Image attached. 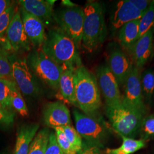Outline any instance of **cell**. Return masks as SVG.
Returning <instances> with one entry per match:
<instances>
[{
    "label": "cell",
    "instance_id": "44dd1931",
    "mask_svg": "<svg viewBox=\"0 0 154 154\" xmlns=\"http://www.w3.org/2000/svg\"><path fill=\"white\" fill-rule=\"evenodd\" d=\"M123 140L121 146L116 149H107V154H132L146 146L143 139L137 140L134 138H128L120 135Z\"/></svg>",
    "mask_w": 154,
    "mask_h": 154
},
{
    "label": "cell",
    "instance_id": "5b68a950",
    "mask_svg": "<svg viewBox=\"0 0 154 154\" xmlns=\"http://www.w3.org/2000/svg\"><path fill=\"white\" fill-rule=\"evenodd\" d=\"M28 66L34 75L49 88L57 91L62 69L46 55L41 48L30 51L26 58Z\"/></svg>",
    "mask_w": 154,
    "mask_h": 154
},
{
    "label": "cell",
    "instance_id": "e0dca14e",
    "mask_svg": "<svg viewBox=\"0 0 154 154\" xmlns=\"http://www.w3.org/2000/svg\"><path fill=\"white\" fill-rule=\"evenodd\" d=\"M154 49V32L151 29L138 39L132 49L131 55L134 65L139 70L142 68L149 60Z\"/></svg>",
    "mask_w": 154,
    "mask_h": 154
},
{
    "label": "cell",
    "instance_id": "4fadbf2b",
    "mask_svg": "<svg viewBox=\"0 0 154 154\" xmlns=\"http://www.w3.org/2000/svg\"><path fill=\"white\" fill-rule=\"evenodd\" d=\"M43 119L47 126L53 128L72 125L70 111L66 105L60 101L50 102L46 105Z\"/></svg>",
    "mask_w": 154,
    "mask_h": 154
},
{
    "label": "cell",
    "instance_id": "1f68e13d",
    "mask_svg": "<svg viewBox=\"0 0 154 154\" xmlns=\"http://www.w3.org/2000/svg\"><path fill=\"white\" fill-rule=\"evenodd\" d=\"M14 121V112L6 109L0 104V128L6 129L11 127Z\"/></svg>",
    "mask_w": 154,
    "mask_h": 154
},
{
    "label": "cell",
    "instance_id": "f546056e",
    "mask_svg": "<svg viewBox=\"0 0 154 154\" xmlns=\"http://www.w3.org/2000/svg\"><path fill=\"white\" fill-rule=\"evenodd\" d=\"M139 133L144 141L154 137V114L143 118Z\"/></svg>",
    "mask_w": 154,
    "mask_h": 154
},
{
    "label": "cell",
    "instance_id": "3957f363",
    "mask_svg": "<svg viewBox=\"0 0 154 154\" xmlns=\"http://www.w3.org/2000/svg\"><path fill=\"white\" fill-rule=\"evenodd\" d=\"M75 78L77 107L85 114L95 117L102 105L97 78L82 65L75 70Z\"/></svg>",
    "mask_w": 154,
    "mask_h": 154
},
{
    "label": "cell",
    "instance_id": "4dcf8cb0",
    "mask_svg": "<svg viewBox=\"0 0 154 154\" xmlns=\"http://www.w3.org/2000/svg\"><path fill=\"white\" fill-rule=\"evenodd\" d=\"M55 130V137L61 150L63 154H78L73 149L69 141L67 140L61 127H56Z\"/></svg>",
    "mask_w": 154,
    "mask_h": 154
},
{
    "label": "cell",
    "instance_id": "484cf974",
    "mask_svg": "<svg viewBox=\"0 0 154 154\" xmlns=\"http://www.w3.org/2000/svg\"><path fill=\"white\" fill-rule=\"evenodd\" d=\"M154 25V1H151L148 10L144 13L139 20L138 39L152 29Z\"/></svg>",
    "mask_w": 154,
    "mask_h": 154
},
{
    "label": "cell",
    "instance_id": "5bb4252c",
    "mask_svg": "<svg viewBox=\"0 0 154 154\" xmlns=\"http://www.w3.org/2000/svg\"><path fill=\"white\" fill-rule=\"evenodd\" d=\"M144 14L131 3L130 0H122L116 4L111 18L112 30L118 31L128 22L140 20Z\"/></svg>",
    "mask_w": 154,
    "mask_h": 154
},
{
    "label": "cell",
    "instance_id": "d4e9b609",
    "mask_svg": "<svg viewBox=\"0 0 154 154\" xmlns=\"http://www.w3.org/2000/svg\"><path fill=\"white\" fill-rule=\"evenodd\" d=\"M13 83L14 81L0 78V104L6 109L13 111L11 95Z\"/></svg>",
    "mask_w": 154,
    "mask_h": 154
},
{
    "label": "cell",
    "instance_id": "30bf717a",
    "mask_svg": "<svg viewBox=\"0 0 154 154\" xmlns=\"http://www.w3.org/2000/svg\"><path fill=\"white\" fill-rule=\"evenodd\" d=\"M97 80L106 106L118 105L122 102L119 84L107 65H102L97 70Z\"/></svg>",
    "mask_w": 154,
    "mask_h": 154
},
{
    "label": "cell",
    "instance_id": "e575fe53",
    "mask_svg": "<svg viewBox=\"0 0 154 154\" xmlns=\"http://www.w3.org/2000/svg\"><path fill=\"white\" fill-rule=\"evenodd\" d=\"M131 3L135 6L139 11L142 13L147 11L150 5L151 1L149 0H130Z\"/></svg>",
    "mask_w": 154,
    "mask_h": 154
},
{
    "label": "cell",
    "instance_id": "d6a6232c",
    "mask_svg": "<svg viewBox=\"0 0 154 154\" xmlns=\"http://www.w3.org/2000/svg\"><path fill=\"white\" fill-rule=\"evenodd\" d=\"M45 154H63L57 142L54 132L50 133L49 142L46 149Z\"/></svg>",
    "mask_w": 154,
    "mask_h": 154
},
{
    "label": "cell",
    "instance_id": "4316f807",
    "mask_svg": "<svg viewBox=\"0 0 154 154\" xmlns=\"http://www.w3.org/2000/svg\"><path fill=\"white\" fill-rule=\"evenodd\" d=\"M17 9L16 2L13 1L11 5L0 16V39L5 37L6 30Z\"/></svg>",
    "mask_w": 154,
    "mask_h": 154
},
{
    "label": "cell",
    "instance_id": "7c38bea8",
    "mask_svg": "<svg viewBox=\"0 0 154 154\" xmlns=\"http://www.w3.org/2000/svg\"><path fill=\"white\" fill-rule=\"evenodd\" d=\"M20 13L23 28L30 44L36 49L41 48L47 36L44 22L22 8H20Z\"/></svg>",
    "mask_w": 154,
    "mask_h": 154
},
{
    "label": "cell",
    "instance_id": "9c48e42d",
    "mask_svg": "<svg viewBox=\"0 0 154 154\" xmlns=\"http://www.w3.org/2000/svg\"><path fill=\"white\" fill-rule=\"evenodd\" d=\"M124 93L122 102L128 108L145 116L147 108L143 97L140 75L139 69L133 65L132 69L124 83Z\"/></svg>",
    "mask_w": 154,
    "mask_h": 154
},
{
    "label": "cell",
    "instance_id": "f1b7e54d",
    "mask_svg": "<svg viewBox=\"0 0 154 154\" xmlns=\"http://www.w3.org/2000/svg\"><path fill=\"white\" fill-rule=\"evenodd\" d=\"M0 78H4L13 81L12 77V67L6 50L0 47Z\"/></svg>",
    "mask_w": 154,
    "mask_h": 154
},
{
    "label": "cell",
    "instance_id": "7a4b0ae2",
    "mask_svg": "<svg viewBox=\"0 0 154 154\" xmlns=\"http://www.w3.org/2000/svg\"><path fill=\"white\" fill-rule=\"evenodd\" d=\"M84 20L82 45L89 53H93L102 44L107 35L105 12L99 2H88L83 8Z\"/></svg>",
    "mask_w": 154,
    "mask_h": 154
},
{
    "label": "cell",
    "instance_id": "ac0fdd59",
    "mask_svg": "<svg viewBox=\"0 0 154 154\" xmlns=\"http://www.w3.org/2000/svg\"><path fill=\"white\" fill-rule=\"evenodd\" d=\"M39 128V125L37 123L25 124L19 128L13 154H28L30 144Z\"/></svg>",
    "mask_w": 154,
    "mask_h": 154
},
{
    "label": "cell",
    "instance_id": "9a60e30c",
    "mask_svg": "<svg viewBox=\"0 0 154 154\" xmlns=\"http://www.w3.org/2000/svg\"><path fill=\"white\" fill-rule=\"evenodd\" d=\"M17 2L21 8L38 18L46 26L51 25L54 22L53 5L55 1L20 0Z\"/></svg>",
    "mask_w": 154,
    "mask_h": 154
},
{
    "label": "cell",
    "instance_id": "8d00e7d4",
    "mask_svg": "<svg viewBox=\"0 0 154 154\" xmlns=\"http://www.w3.org/2000/svg\"><path fill=\"white\" fill-rule=\"evenodd\" d=\"M62 4L64 5L65 7H72L77 5L76 4L70 2V1H62Z\"/></svg>",
    "mask_w": 154,
    "mask_h": 154
},
{
    "label": "cell",
    "instance_id": "603a6c76",
    "mask_svg": "<svg viewBox=\"0 0 154 154\" xmlns=\"http://www.w3.org/2000/svg\"><path fill=\"white\" fill-rule=\"evenodd\" d=\"M140 81L144 100L150 103L154 94V72L147 69L140 76Z\"/></svg>",
    "mask_w": 154,
    "mask_h": 154
},
{
    "label": "cell",
    "instance_id": "8992f818",
    "mask_svg": "<svg viewBox=\"0 0 154 154\" xmlns=\"http://www.w3.org/2000/svg\"><path fill=\"white\" fill-rule=\"evenodd\" d=\"M75 130L87 143L102 147L110 135V130L105 122L79 110H73Z\"/></svg>",
    "mask_w": 154,
    "mask_h": 154
},
{
    "label": "cell",
    "instance_id": "83f0119b",
    "mask_svg": "<svg viewBox=\"0 0 154 154\" xmlns=\"http://www.w3.org/2000/svg\"><path fill=\"white\" fill-rule=\"evenodd\" d=\"M61 128L73 149L79 153L82 149V137L77 132L75 128H74V127L72 125L62 127Z\"/></svg>",
    "mask_w": 154,
    "mask_h": 154
},
{
    "label": "cell",
    "instance_id": "ffe728a7",
    "mask_svg": "<svg viewBox=\"0 0 154 154\" xmlns=\"http://www.w3.org/2000/svg\"><path fill=\"white\" fill-rule=\"evenodd\" d=\"M58 90L63 99L71 105L77 107L75 70L70 69L63 70L60 79Z\"/></svg>",
    "mask_w": 154,
    "mask_h": 154
},
{
    "label": "cell",
    "instance_id": "6da1fadb",
    "mask_svg": "<svg viewBox=\"0 0 154 154\" xmlns=\"http://www.w3.org/2000/svg\"><path fill=\"white\" fill-rule=\"evenodd\" d=\"M41 49L63 70H75L82 65L76 45L57 26L49 30Z\"/></svg>",
    "mask_w": 154,
    "mask_h": 154
},
{
    "label": "cell",
    "instance_id": "74e56055",
    "mask_svg": "<svg viewBox=\"0 0 154 154\" xmlns=\"http://www.w3.org/2000/svg\"><path fill=\"white\" fill-rule=\"evenodd\" d=\"M152 29H153V32H154V27L152 28Z\"/></svg>",
    "mask_w": 154,
    "mask_h": 154
},
{
    "label": "cell",
    "instance_id": "cb8c5ba5",
    "mask_svg": "<svg viewBox=\"0 0 154 154\" xmlns=\"http://www.w3.org/2000/svg\"><path fill=\"white\" fill-rule=\"evenodd\" d=\"M11 101L12 109L16 111L20 116L23 117L28 116L29 111L27 105L23 99L22 94L17 88L14 81L11 89Z\"/></svg>",
    "mask_w": 154,
    "mask_h": 154
},
{
    "label": "cell",
    "instance_id": "8fae6325",
    "mask_svg": "<svg viewBox=\"0 0 154 154\" xmlns=\"http://www.w3.org/2000/svg\"><path fill=\"white\" fill-rule=\"evenodd\" d=\"M5 35L11 50L15 51H26L30 49L31 44L25 32L20 9L18 8L6 30Z\"/></svg>",
    "mask_w": 154,
    "mask_h": 154
},
{
    "label": "cell",
    "instance_id": "836d02e7",
    "mask_svg": "<svg viewBox=\"0 0 154 154\" xmlns=\"http://www.w3.org/2000/svg\"><path fill=\"white\" fill-rule=\"evenodd\" d=\"M78 154H101L98 147L86 142V144H85V145H83V144L82 149Z\"/></svg>",
    "mask_w": 154,
    "mask_h": 154
},
{
    "label": "cell",
    "instance_id": "ba28073f",
    "mask_svg": "<svg viewBox=\"0 0 154 154\" xmlns=\"http://www.w3.org/2000/svg\"><path fill=\"white\" fill-rule=\"evenodd\" d=\"M12 77L21 94L37 97L42 92L37 78L28 66L26 58H16L11 61Z\"/></svg>",
    "mask_w": 154,
    "mask_h": 154
},
{
    "label": "cell",
    "instance_id": "d590c367",
    "mask_svg": "<svg viewBox=\"0 0 154 154\" xmlns=\"http://www.w3.org/2000/svg\"><path fill=\"white\" fill-rule=\"evenodd\" d=\"M13 1L10 0H0V16L11 5Z\"/></svg>",
    "mask_w": 154,
    "mask_h": 154
},
{
    "label": "cell",
    "instance_id": "2e32d148",
    "mask_svg": "<svg viewBox=\"0 0 154 154\" xmlns=\"http://www.w3.org/2000/svg\"><path fill=\"white\" fill-rule=\"evenodd\" d=\"M107 65L119 85H123L134 64L121 49L116 48L110 52Z\"/></svg>",
    "mask_w": 154,
    "mask_h": 154
},
{
    "label": "cell",
    "instance_id": "277c9868",
    "mask_svg": "<svg viewBox=\"0 0 154 154\" xmlns=\"http://www.w3.org/2000/svg\"><path fill=\"white\" fill-rule=\"evenodd\" d=\"M106 112L111 126L119 135L134 138L139 133L144 118L140 112L128 108L122 102L106 106Z\"/></svg>",
    "mask_w": 154,
    "mask_h": 154
},
{
    "label": "cell",
    "instance_id": "d6986e66",
    "mask_svg": "<svg viewBox=\"0 0 154 154\" xmlns=\"http://www.w3.org/2000/svg\"><path fill=\"white\" fill-rule=\"evenodd\" d=\"M139 20L128 22L118 30V40L119 45L122 49L130 54L138 40Z\"/></svg>",
    "mask_w": 154,
    "mask_h": 154
},
{
    "label": "cell",
    "instance_id": "7402d4cb",
    "mask_svg": "<svg viewBox=\"0 0 154 154\" xmlns=\"http://www.w3.org/2000/svg\"><path fill=\"white\" fill-rule=\"evenodd\" d=\"M50 133L48 128H44L39 131L32 142L28 154H45Z\"/></svg>",
    "mask_w": 154,
    "mask_h": 154
},
{
    "label": "cell",
    "instance_id": "52a82bcc",
    "mask_svg": "<svg viewBox=\"0 0 154 154\" xmlns=\"http://www.w3.org/2000/svg\"><path fill=\"white\" fill-rule=\"evenodd\" d=\"M54 21L57 27L66 34L76 45H82L84 13L82 8L76 5L63 7L54 11Z\"/></svg>",
    "mask_w": 154,
    "mask_h": 154
}]
</instances>
